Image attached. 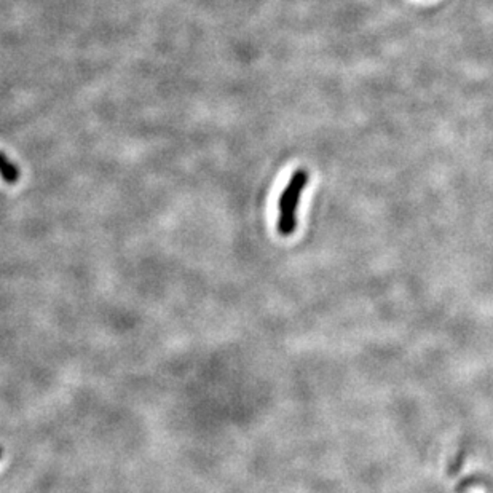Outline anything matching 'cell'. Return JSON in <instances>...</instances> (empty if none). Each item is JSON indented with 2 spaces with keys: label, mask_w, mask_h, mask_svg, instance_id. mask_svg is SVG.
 <instances>
[{
  "label": "cell",
  "mask_w": 493,
  "mask_h": 493,
  "mask_svg": "<svg viewBox=\"0 0 493 493\" xmlns=\"http://www.w3.org/2000/svg\"><path fill=\"white\" fill-rule=\"evenodd\" d=\"M308 179H310L308 171L297 170L293 174V178L289 179L286 188L281 193L280 201H278V208H280L278 232L283 236H289L295 232L297 208H299L302 192L305 190Z\"/></svg>",
  "instance_id": "cell-1"
},
{
  "label": "cell",
  "mask_w": 493,
  "mask_h": 493,
  "mask_svg": "<svg viewBox=\"0 0 493 493\" xmlns=\"http://www.w3.org/2000/svg\"><path fill=\"white\" fill-rule=\"evenodd\" d=\"M0 178H2L6 184H15L19 179L18 166L2 152H0Z\"/></svg>",
  "instance_id": "cell-2"
},
{
  "label": "cell",
  "mask_w": 493,
  "mask_h": 493,
  "mask_svg": "<svg viewBox=\"0 0 493 493\" xmlns=\"http://www.w3.org/2000/svg\"><path fill=\"white\" fill-rule=\"evenodd\" d=\"M0 458H2V449H0Z\"/></svg>",
  "instance_id": "cell-3"
}]
</instances>
